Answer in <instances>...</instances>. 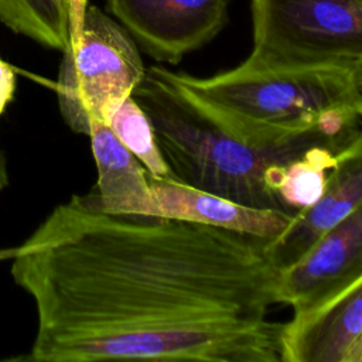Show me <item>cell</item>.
<instances>
[{
	"label": "cell",
	"instance_id": "1",
	"mask_svg": "<svg viewBox=\"0 0 362 362\" xmlns=\"http://www.w3.org/2000/svg\"><path fill=\"white\" fill-rule=\"evenodd\" d=\"M34 303L35 362H281L280 270L264 240L164 218L57 205L16 246Z\"/></svg>",
	"mask_w": 362,
	"mask_h": 362
},
{
	"label": "cell",
	"instance_id": "2",
	"mask_svg": "<svg viewBox=\"0 0 362 362\" xmlns=\"http://www.w3.org/2000/svg\"><path fill=\"white\" fill-rule=\"evenodd\" d=\"M132 96L148 116L175 180L245 205L287 214L291 212L274 189L283 165L317 146L339 151L361 132L362 116L355 109H341L288 141L247 144L201 112L161 65L146 68Z\"/></svg>",
	"mask_w": 362,
	"mask_h": 362
},
{
	"label": "cell",
	"instance_id": "3",
	"mask_svg": "<svg viewBox=\"0 0 362 362\" xmlns=\"http://www.w3.org/2000/svg\"><path fill=\"white\" fill-rule=\"evenodd\" d=\"M170 76L201 112L253 146L288 141L358 103L352 68L344 65L266 68L243 61L206 78L171 69Z\"/></svg>",
	"mask_w": 362,
	"mask_h": 362
},
{
	"label": "cell",
	"instance_id": "4",
	"mask_svg": "<svg viewBox=\"0 0 362 362\" xmlns=\"http://www.w3.org/2000/svg\"><path fill=\"white\" fill-rule=\"evenodd\" d=\"M61 52L58 107L69 129L88 136L132 96L146 68L132 35L96 6H88L79 34Z\"/></svg>",
	"mask_w": 362,
	"mask_h": 362
},
{
	"label": "cell",
	"instance_id": "5",
	"mask_svg": "<svg viewBox=\"0 0 362 362\" xmlns=\"http://www.w3.org/2000/svg\"><path fill=\"white\" fill-rule=\"evenodd\" d=\"M247 64L351 66L362 58V0H250Z\"/></svg>",
	"mask_w": 362,
	"mask_h": 362
},
{
	"label": "cell",
	"instance_id": "6",
	"mask_svg": "<svg viewBox=\"0 0 362 362\" xmlns=\"http://www.w3.org/2000/svg\"><path fill=\"white\" fill-rule=\"evenodd\" d=\"M137 47L157 62L177 65L209 44L228 24L230 0H105Z\"/></svg>",
	"mask_w": 362,
	"mask_h": 362
},
{
	"label": "cell",
	"instance_id": "7",
	"mask_svg": "<svg viewBox=\"0 0 362 362\" xmlns=\"http://www.w3.org/2000/svg\"><path fill=\"white\" fill-rule=\"evenodd\" d=\"M362 277V204L324 233L294 264L280 272L279 304L307 315Z\"/></svg>",
	"mask_w": 362,
	"mask_h": 362
},
{
	"label": "cell",
	"instance_id": "8",
	"mask_svg": "<svg viewBox=\"0 0 362 362\" xmlns=\"http://www.w3.org/2000/svg\"><path fill=\"white\" fill-rule=\"evenodd\" d=\"M362 204V129L335 156L324 192L310 208L297 211L286 230L264 240V250L281 272L298 262L334 225Z\"/></svg>",
	"mask_w": 362,
	"mask_h": 362
},
{
	"label": "cell",
	"instance_id": "9",
	"mask_svg": "<svg viewBox=\"0 0 362 362\" xmlns=\"http://www.w3.org/2000/svg\"><path fill=\"white\" fill-rule=\"evenodd\" d=\"M148 218L175 219L214 226L245 236L270 240L281 235L296 214L245 205L184 184L175 178L150 177Z\"/></svg>",
	"mask_w": 362,
	"mask_h": 362
},
{
	"label": "cell",
	"instance_id": "10",
	"mask_svg": "<svg viewBox=\"0 0 362 362\" xmlns=\"http://www.w3.org/2000/svg\"><path fill=\"white\" fill-rule=\"evenodd\" d=\"M362 332V277L315 311L283 324L281 362H341Z\"/></svg>",
	"mask_w": 362,
	"mask_h": 362
},
{
	"label": "cell",
	"instance_id": "11",
	"mask_svg": "<svg viewBox=\"0 0 362 362\" xmlns=\"http://www.w3.org/2000/svg\"><path fill=\"white\" fill-rule=\"evenodd\" d=\"M88 137L98 168L96 187L85 195L88 202L107 214L148 218L151 191L144 165L106 123L95 122Z\"/></svg>",
	"mask_w": 362,
	"mask_h": 362
},
{
	"label": "cell",
	"instance_id": "12",
	"mask_svg": "<svg viewBox=\"0 0 362 362\" xmlns=\"http://www.w3.org/2000/svg\"><path fill=\"white\" fill-rule=\"evenodd\" d=\"M0 21L42 47L64 51L69 40V0H0Z\"/></svg>",
	"mask_w": 362,
	"mask_h": 362
},
{
	"label": "cell",
	"instance_id": "13",
	"mask_svg": "<svg viewBox=\"0 0 362 362\" xmlns=\"http://www.w3.org/2000/svg\"><path fill=\"white\" fill-rule=\"evenodd\" d=\"M337 153L331 147L317 146L283 165L274 189L288 212L310 208L321 198Z\"/></svg>",
	"mask_w": 362,
	"mask_h": 362
},
{
	"label": "cell",
	"instance_id": "14",
	"mask_svg": "<svg viewBox=\"0 0 362 362\" xmlns=\"http://www.w3.org/2000/svg\"><path fill=\"white\" fill-rule=\"evenodd\" d=\"M106 124L132 154L144 165L150 177L174 178L158 147L154 127L133 96L126 98L109 116Z\"/></svg>",
	"mask_w": 362,
	"mask_h": 362
},
{
	"label": "cell",
	"instance_id": "15",
	"mask_svg": "<svg viewBox=\"0 0 362 362\" xmlns=\"http://www.w3.org/2000/svg\"><path fill=\"white\" fill-rule=\"evenodd\" d=\"M16 90V74L13 68L0 59V116L6 106L13 100Z\"/></svg>",
	"mask_w": 362,
	"mask_h": 362
},
{
	"label": "cell",
	"instance_id": "16",
	"mask_svg": "<svg viewBox=\"0 0 362 362\" xmlns=\"http://www.w3.org/2000/svg\"><path fill=\"white\" fill-rule=\"evenodd\" d=\"M88 6V0H69V40L79 34Z\"/></svg>",
	"mask_w": 362,
	"mask_h": 362
},
{
	"label": "cell",
	"instance_id": "17",
	"mask_svg": "<svg viewBox=\"0 0 362 362\" xmlns=\"http://www.w3.org/2000/svg\"><path fill=\"white\" fill-rule=\"evenodd\" d=\"M341 362H362V332L348 346Z\"/></svg>",
	"mask_w": 362,
	"mask_h": 362
},
{
	"label": "cell",
	"instance_id": "18",
	"mask_svg": "<svg viewBox=\"0 0 362 362\" xmlns=\"http://www.w3.org/2000/svg\"><path fill=\"white\" fill-rule=\"evenodd\" d=\"M352 74H354L355 88H356V92H358L356 110L362 116V58L352 65Z\"/></svg>",
	"mask_w": 362,
	"mask_h": 362
},
{
	"label": "cell",
	"instance_id": "19",
	"mask_svg": "<svg viewBox=\"0 0 362 362\" xmlns=\"http://www.w3.org/2000/svg\"><path fill=\"white\" fill-rule=\"evenodd\" d=\"M16 247H7V249H0V262L3 260H10L14 256Z\"/></svg>",
	"mask_w": 362,
	"mask_h": 362
}]
</instances>
